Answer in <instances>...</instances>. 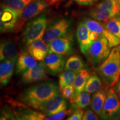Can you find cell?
I'll use <instances>...</instances> for the list:
<instances>
[{"label":"cell","instance_id":"cell-1","mask_svg":"<svg viewBox=\"0 0 120 120\" xmlns=\"http://www.w3.org/2000/svg\"><path fill=\"white\" fill-rule=\"evenodd\" d=\"M60 94L59 86L55 82L45 81L31 85L19 94V101L38 110L42 105Z\"/></svg>","mask_w":120,"mask_h":120},{"label":"cell","instance_id":"cell-2","mask_svg":"<svg viewBox=\"0 0 120 120\" xmlns=\"http://www.w3.org/2000/svg\"><path fill=\"white\" fill-rule=\"evenodd\" d=\"M99 76L105 86H114L120 76V44L111 49L109 57L98 67Z\"/></svg>","mask_w":120,"mask_h":120},{"label":"cell","instance_id":"cell-3","mask_svg":"<svg viewBox=\"0 0 120 120\" xmlns=\"http://www.w3.org/2000/svg\"><path fill=\"white\" fill-rule=\"evenodd\" d=\"M110 49L109 42L105 37H100L93 42L85 55L92 68L97 69L103 64L109 56Z\"/></svg>","mask_w":120,"mask_h":120},{"label":"cell","instance_id":"cell-4","mask_svg":"<svg viewBox=\"0 0 120 120\" xmlns=\"http://www.w3.org/2000/svg\"><path fill=\"white\" fill-rule=\"evenodd\" d=\"M47 19L45 15L34 18L27 22L22 32V39L26 46L42 38L47 29Z\"/></svg>","mask_w":120,"mask_h":120},{"label":"cell","instance_id":"cell-5","mask_svg":"<svg viewBox=\"0 0 120 120\" xmlns=\"http://www.w3.org/2000/svg\"><path fill=\"white\" fill-rule=\"evenodd\" d=\"M120 15L118 0H102L89 12V15L94 20L105 22Z\"/></svg>","mask_w":120,"mask_h":120},{"label":"cell","instance_id":"cell-6","mask_svg":"<svg viewBox=\"0 0 120 120\" xmlns=\"http://www.w3.org/2000/svg\"><path fill=\"white\" fill-rule=\"evenodd\" d=\"M100 117L104 120H120V99L113 87L108 90Z\"/></svg>","mask_w":120,"mask_h":120},{"label":"cell","instance_id":"cell-7","mask_svg":"<svg viewBox=\"0 0 120 120\" xmlns=\"http://www.w3.org/2000/svg\"><path fill=\"white\" fill-rule=\"evenodd\" d=\"M48 7L49 4L44 0H36L31 3L22 12L16 24L14 31H19L23 26L25 22L37 17L40 13L46 11Z\"/></svg>","mask_w":120,"mask_h":120},{"label":"cell","instance_id":"cell-8","mask_svg":"<svg viewBox=\"0 0 120 120\" xmlns=\"http://www.w3.org/2000/svg\"><path fill=\"white\" fill-rule=\"evenodd\" d=\"M71 25V21L64 18H58L46 29L43 40L49 43L53 40L68 34Z\"/></svg>","mask_w":120,"mask_h":120},{"label":"cell","instance_id":"cell-9","mask_svg":"<svg viewBox=\"0 0 120 120\" xmlns=\"http://www.w3.org/2000/svg\"><path fill=\"white\" fill-rule=\"evenodd\" d=\"M11 104L17 120H45L47 117L42 112L29 108L21 102L11 101Z\"/></svg>","mask_w":120,"mask_h":120},{"label":"cell","instance_id":"cell-10","mask_svg":"<svg viewBox=\"0 0 120 120\" xmlns=\"http://www.w3.org/2000/svg\"><path fill=\"white\" fill-rule=\"evenodd\" d=\"M48 45L49 47V53H56L62 56L68 55L72 52L73 34L68 33L65 35L53 40L48 43Z\"/></svg>","mask_w":120,"mask_h":120},{"label":"cell","instance_id":"cell-11","mask_svg":"<svg viewBox=\"0 0 120 120\" xmlns=\"http://www.w3.org/2000/svg\"><path fill=\"white\" fill-rule=\"evenodd\" d=\"M68 107L67 100L62 94H58L42 105L38 110L47 116H51L66 110Z\"/></svg>","mask_w":120,"mask_h":120},{"label":"cell","instance_id":"cell-12","mask_svg":"<svg viewBox=\"0 0 120 120\" xmlns=\"http://www.w3.org/2000/svg\"><path fill=\"white\" fill-rule=\"evenodd\" d=\"M19 17L14 10L3 4L0 11V30L1 33L14 31Z\"/></svg>","mask_w":120,"mask_h":120},{"label":"cell","instance_id":"cell-13","mask_svg":"<svg viewBox=\"0 0 120 120\" xmlns=\"http://www.w3.org/2000/svg\"><path fill=\"white\" fill-rule=\"evenodd\" d=\"M83 22L90 31L98 33L100 37H105L107 39L111 48L120 44L119 39L106 28L102 22L90 19H85Z\"/></svg>","mask_w":120,"mask_h":120},{"label":"cell","instance_id":"cell-14","mask_svg":"<svg viewBox=\"0 0 120 120\" xmlns=\"http://www.w3.org/2000/svg\"><path fill=\"white\" fill-rule=\"evenodd\" d=\"M47 70L43 61H40L34 68L28 70L22 75L21 81L25 84H31L46 80Z\"/></svg>","mask_w":120,"mask_h":120},{"label":"cell","instance_id":"cell-15","mask_svg":"<svg viewBox=\"0 0 120 120\" xmlns=\"http://www.w3.org/2000/svg\"><path fill=\"white\" fill-rule=\"evenodd\" d=\"M43 61L47 72L53 76H56L62 72L66 62L64 56L53 53H49Z\"/></svg>","mask_w":120,"mask_h":120},{"label":"cell","instance_id":"cell-16","mask_svg":"<svg viewBox=\"0 0 120 120\" xmlns=\"http://www.w3.org/2000/svg\"><path fill=\"white\" fill-rule=\"evenodd\" d=\"M19 56L17 55L13 57L1 61L0 64V83L1 87L7 86L10 82Z\"/></svg>","mask_w":120,"mask_h":120},{"label":"cell","instance_id":"cell-17","mask_svg":"<svg viewBox=\"0 0 120 120\" xmlns=\"http://www.w3.org/2000/svg\"><path fill=\"white\" fill-rule=\"evenodd\" d=\"M28 52L36 61H43L49 53V45L43 39H39L28 45Z\"/></svg>","mask_w":120,"mask_h":120},{"label":"cell","instance_id":"cell-18","mask_svg":"<svg viewBox=\"0 0 120 120\" xmlns=\"http://www.w3.org/2000/svg\"><path fill=\"white\" fill-rule=\"evenodd\" d=\"M90 31L84 22L79 23L76 31V36L81 51L85 55L92 43L90 40Z\"/></svg>","mask_w":120,"mask_h":120},{"label":"cell","instance_id":"cell-19","mask_svg":"<svg viewBox=\"0 0 120 120\" xmlns=\"http://www.w3.org/2000/svg\"><path fill=\"white\" fill-rule=\"evenodd\" d=\"M109 88V87L106 86H102L101 88L94 92L91 97L90 106L91 109L99 116H101L102 112Z\"/></svg>","mask_w":120,"mask_h":120},{"label":"cell","instance_id":"cell-20","mask_svg":"<svg viewBox=\"0 0 120 120\" xmlns=\"http://www.w3.org/2000/svg\"><path fill=\"white\" fill-rule=\"evenodd\" d=\"M37 61L31 56L28 52H25L19 56L16 64V72L21 74L28 70L34 68L37 66Z\"/></svg>","mask_w":120,"mask_h":120},{"label":"cell","instance_id":"cell-21","mask_svg":"<svg viewBox=\"0 0 120 120\" xmlns=\"http://www.w3.org/2000/svg\"><path fill=\"white\" fill-rule=\"evenodd\" d=\"M17 47L11 39H6L1 41L0 45L1 61L12 58L17 55Z\"/></svg>","mask_w":120,"mask_h":120},{"label":"cell","instance_id":"cell-22","mask_svg":"<svg viewBox=\"0 0 120 120\" xmlns=\"http://www.w3.org/2000/svg\"><path fill=\"white\" fill-rule=\"evenodd\" d=\"M90 76V73L85 68L77 73L73 83V87L75 90V97L83 92L86 84Z\"/></svg>","mask_w":120,"mask_h":120},{"label":"cell","instance_id":"cell-23","mask_svg":"<svg viewBox=\"0 0 120 120\" xmlns=\"http://www.w3.org/2000/svg\"><path fill=\"white\" fill-rule=\"evenodd\" d=\"M85 67V64L82 58L79 55L70 56L66 62L64 70H70L78 73Z\"/></svg>","mask_w":120,"mask_h":120},{"label":"cell","instance_id":"cell-24","mask_svg":"<svg viewBox=\"0 0 120 120\" xmlns=\"http://www.w3.org/2000/svg\"><path fill=\"white\" fill-rule=\"evenodd\" d=\"M91 97L90 94L86 92H82L76 96L71 102L72 108L76 109H85L90 105Z\"/></svg>","mask_w":120,"mask_h":120},{"label":"cell","instance_id":"cell-25","mask_svg":"<svg viewBox=\"0 0 120 120\" xmlns=\"http://www.w3.org/2000/svg\"><path fill=\"white\" fill-rule=\"evenodd\" d=\"M31 1L32 0H4V4L14 10L19 18L22 12L29 5Z\"/></svg>","mask_w":120,"mask_h":120},{"label":"cell","instance_id":"cell-26","mask_svg":"<svg viewBox=\"0 0 120 120\" xmlns=\"http://www.w3.org/2000/svg\"><path fill=\"white\" fill-rule=\"evenodd\" d=\"M102 87V80L98 75L94 74L90 76L86 84L84 91L93 94Z\"/></svg>","mask_w":120,"mask_h":120},{"label":"cell","instance_id":"cell-27","mask_svg":"<svg viewBox=\"0 0 120 120\" xmlns=\"http://www.w3.org/2000/svg\"><path fill=\"white\" fill-rule=\"evenodd\" d=\"M77 73L70 70H64L59 75L58 86L60 90L68 85H73Z\"/></svg>","mask_w":120,"mask_h":120},{"label":"cell","instance_id":"cell-28","mask_svg":"<svg viewBox=\"0 0 120 120\" xmlns=\"http://www.w3.org/2000/svg\"><path fill=\"white\" fill-rule=\"evenodd\" d=\"M106 28L120 40V15L107 22H102Z\"/></svg>","mask_w":120,"mask_h":120},{"label":"cell","instance_id":"cell-29","mask_svg":"<svg viewBox=\"0 0 120 120\" xmlns=\"http://www.w3.org/2000/svg\"><path fill=\"white\" fill-rule=\"evenodd\" d=\"M0 120H17L12 108L4 106L1 109Z\"/></svg>","mask_w":120,"mask_h":120},{"label":"cell","instance_id":"cell-30","mask_svg":"<svg viewBox=\"0 0 120 120\" xmlns=\"http://www.w3.org/2000/svg\"><path fill=\"white\" fill-rule=\"evenodd\" d=\"M60 93L66 100L70 101V102L75 97V90L73 85H68L60 90Z\"/></svg>","mask_w":120,"mask_h":120},{"label":"cell","instance_id":"cell-31","mask_svg":"<svg viewBox=\"0 0 120 120\" xmlns=\"http://www.w3.org/2000/svg\"><path fill=\"white\" fill-rule=\"evenodd\" d=\"M71 113H72L71 109H66L52 116H47L45 120H61L68 115H71Z\"/></svg>","mask_w":120,"mask_h":120},{"label":"cell","instance_id":"cell-32","mask_svg":"<svg viewBox=\"0 0 120 120\" xmlns=\"http://www.w3.org/2000/svg\"><path fill=\"white\" fill-rule=\"evenodd\" d=\"M98 116L92 109H87L84 111L82 120H100Z\"/></svg>","mask_w":120,"mask_h":120},{"label":"cell","instance_id":"cell-33","mask_svg":"<svg viewBox=\"0 0 120 120\" xmlns=\"http://www.w3.org/2000/svg\"><path fill=\"white\" fill-rule=\"evenodd\" d=\"M84 111L82 109H76L71 115L66 120H82Z\"/></svg>","mask_w":120,"mask_h":120},{"label":"cell","instance_id":"cell-34","mask_svg":"<svg viewBox=\"0 0 120 120\" xmlns=\"http://www.w3.org/2000/svg\"><path fill=\"white\" fill-rule=\"evenodd\" d=\"M79 5L91 6L96 2L97 0H73Z\"/></svg>","mask_w":120,"mask_h":120},{"label":"cell","instance_id":"cell-35","mask_svg":"<svg viewBox=\"0 0 120 120\" xmlns=\"http://www.w3.org/2000/svg\"><path fill=\"white\" fill-rule=\"evenodd\" d=\"M100 37V34L98 33L95 32H92V31H90V38L91 41L92 42H94L96 40H98V39Z\"/></svg>","mask_w":120,"mask_h":120},{"label":"cell","instance_id":"cell-36","mask_svg":"<svg viewBox=\"0 0 120 120\" xmlns=\"http://www.w3.org/2000/svg\"><path fill=\"white\" fill-rule=\"evenodd\" d=\"M113 88L115 90V91H116L117 94H118V97H119L120 99V79H119L117 82V83L114 85Z\"/></svg>","mask_w":120,"mask_h":120},{"label":"cell","instance_id":"cell-37","mask_svg":"<svg viewBox=\"0 0 120 120\" xmlns=\"http://www.w3.org/2000/svg\"><path fill=\"white\" fill-rule=\"evenodd\" d=\"M118 4H119L120 6V0H118Z\"/></svg>","mask_w":120,"mask_h":120},{"label":"cell","instance_id":"cell-38","mask_svg":"<svg viewBox=\"0 0 120 120\" xmlns=\"http://www.w3.org/2000/svg\"></svg>","mask_w":120,"mask_h":120}]
</instances>
